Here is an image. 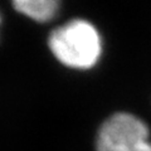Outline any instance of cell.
Here are the masks:
<instances>
[{
  "instance_id": "1",
  "label": "cell",
  "mask_w": 151,
  "mask_h": 151,
  "mask_svg": "<svg viewBox=\"0 0 151 151\" xmlns=\"http://www.w3.org/2000/svg\"><path fill=\"white\" fill-rule=\"evenodd\" d=\"M48 48L54 59L64 68L87 72L100 63L103 42L92 23L73 19L52 30L48 37Z\"/></svg>"
},
{
  "instance_id": "2",
  "label": "cell",
  "mask_w": 151,
  "mask_h": 151,
  "mask_svg": "<svg viewBox=\"0 0 151 151\" xmlns=\"http://www.w3.org/2000/svg\"><path fill=\"white\" fill-rule=\"evenodd\" d=\"M151 140V127L139 113L117 110L107 115L93 136L94 151H135Z\"/></svg>"
},
{
  "instance_id": "3",
  "label": "cell",
  "mask_w": 151,
  "mask_h": 151,
  "mask_svg": "<svg viewBox=\"0 0 151 151\" xmlns=\"http://www.w3.org/2000/svg\"><path fill=\"white\" fill-rule=\"evenodd\" d=\"M17 12L38 23L52 20L59 12L60 0H12Z\"/></svg>"
},
{
  "instance_id": "4",
  "label": "cell",
  "mask_w": 151,
  "mask_h": 151,
  "mask_svg": "<svg viewBox=\"0 0 151 151\" xmlns=\"http://www.w3.org/2000/svg\"><path fill=\"white\" fill-rule=\"evenodd\" d=\"M135 151H151V140L144 142L141 146H139V147L136 149Z\"/></svg>"
}]
</instances>
